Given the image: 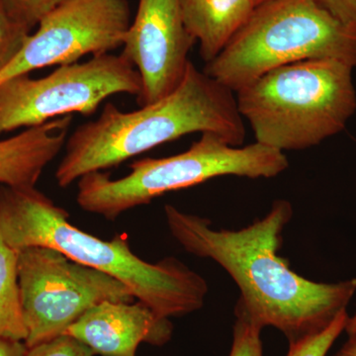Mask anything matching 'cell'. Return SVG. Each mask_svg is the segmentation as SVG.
I'll return each mask as SVG.
<instances>
[{"mask_svg":"<svg viewBox=\"0 0 356 356\" xmlns=\"http://www.w3.org/2000/svg\"><path fill=\"white\" fill-rule=\"evenodd\" d=\"M173 238L189 254L217 262L241 291L236 308L261 327H273L293 343L324 330L346 310L356 278L315 282L299 275L278 254L293 217L289 201H274L266 216L245 228L215 229L210 220L165 206Z\"/></svg>","mask_w":356,"mask_h":356,"instance_id":"cell-1","label":"cell"},{"mask_svg":"<svg viewBox=\"0 0 356 356\" xmlns=\"http://www.w3.org/2000/svg\"><path fill=\"white\" fill-rule=\"evenodd\" d=\"M234 93L191 62L180 86L159 102L132 112L106 103L96 120L79 126L67 140L58 184L65 188L189 134L212 132L242 146L247 134Z\"/></svg>","mask_w":356,"mask_h":356,"instance_id":"cell-2","label":"cell"},{"mask_svg":"<svg viewBox=\"0 0 356 356\" xmlns=\"http://www.w3.org/2000/svg\"><path fill=\"white\" fill-rule=\"evenodd\" d=\"M0 236L20 250L50 248L114 277L163 318L200 310L208 294L202 276L173 257L151 264L134 254L127 238L105 241L74 226L69 213L35 187L0 186Z\"/></svg>","mask_w":356,"mask_h":356,"instance_id":"cell-3","label":"cell"},{"mask_svg":"<svg viewBox=\"0 0 356 356\" xmlns=\"http://www.w3.org/2000/svg\"><path fill=\"white\" fill-rule=\"evenodd\" d=\"M353 67L308 60L276 67L236 92L255 143L302 151L341 133L356 111Z\"/></svg>","mask_w":356,"mask_h":356,"instance_id":"cell-4","label":"cell"},{"mask_svg":"<svg viewBox=\"0 0 356 356\" xmlns=\"http://www.w3.org/2000/svg\"><path fill=\"white\" fill-rule=\"evenodd\" d=\"M308 60L356 67V26L343 24L317 0H264L203 72L234 92L269 70Z\"/></svg>","mask_w":356,"mask_h":356,"instance_id":"cell-5","label":"cell"},{"mask_svg":"<svg viewBox=\"0 0 356 356\" xmlns=\"http://www.w3.org/2000/svg\"><path fill=\"white\" fill-rule=\"evenodd\" d=\"M288 166L286 156L277 149L255 142L234 147L217 134L204 132L184 153L138 159L130 165L131 172L118 179L102 172L84 175L77 180L76 202L86 212L114 221L126 211L151 203L168 192L226 175L275 177Z\"/></svg>","mask_w":356,"mask_h":356,"instance_id":"cell-6","label":"cell"},{"mask_svg":"<svg viewBox=\"0 0 356 356\" xmlns=\"http://www.w3.org/2000/svg\"><path fill=\"white\" fill-rule=\"evenodd\" d=\"M140 88L139 72L121 54L58 65L41 79L11 77L0 83V135L76 112L91 115L110 96H138Z\"/></svg>","mask_w":356,"mask_h":356,"instance_id":"cell-7","label":"cell"},{"mask_svg":"<svg viewBox=\"0 0 356 356\" xmlns=\"http://www.w3.org/2000/svg\"><path fill=\"white\" fill-rule=\"evenodd\" d=\"M18 282L28 348L62 336L97 304L136 299L120 281L50 248L18 250Z\"/></svg>","mask_w":356,"mask_h":356,"instance_id":"cell-8","label":"cell"},{"mask_svg":"<svg viewBox=\"0 0 356 356\" xmlns=\"http://www.w3.org/2000/svg\"><path fill=\"white\" fill-rule=\"evenodd\" d=\"M130 24L128 0H67L39 23L0 72V83L42 67L74 64L89 54H109L123 46Z\"/></svg>","mask_w":356,"mask_h":356,"instance_id":"cell-9","label":"cell"},{"mask_svg":"<svg viewBox=\"0 0 356 356\" xmlns=\"http://www.w3.org/2000/svg\"><path fill=\"white\" fill-rule=\"evenodd\" d=\"M195 42L185 26L180 0H139L121 55L139 72L140 106L163 99L180 86Z\"/></svg>","mask_w":356,"mask_h":356,"instance_id":"cell-10","label":"cell"},{"mask_svg":"<svg viewBox=\"0 0 356 356\" xmlns=\"http://www.w3.org/2000/svg\"><path fill=\"white\" fill-rule=\"evenodd\" d=\"M172 332L170 318L142 302L105 301L89 309L64 334L86 344L95 355L136 356L140 343L163 346Z\"/></svg>","mask_w":356,"mask_h":356,"instance_id":"cell-11","label":"cell"},{"mask_svg":"<svg viewBox=\"0 0 356 356\" xmlns=\"http://www.w3.org/2000/svg\"><path fill=\"white\" fill-rule=\"evenodd\" d=\"M72 122V115H65L0 140V184L35 187L44 168L65 146Z\"/></svg>","mask_w":356,"mask_h":356,"instance_id":"cell-12","label":"cell"},{"mask_svg":"<svg viewBox=\"0 0 356 356\" xmlns=\"http://www.w3.org/2000/svg\"><path fill=\"white\" fill-rule=\"evenodd\" d=\"M187 30L205 64L219 55L250 19L254 0H180Z\"/></svg>","mask_w":356,"mask_h":356,"instance_id":"cell-13","label":"cell"},{"mask_svg":"<svg viewBox=\"0 0 356 356\" xmlns=\"http://www.w3.org/2000/svg\"><path fill=\"white\" fill-rule=\"evenodd\" d=\"M0 336L25 341L27 331L18 282V250L0 236Z\"/></svg>","mask_w":356,"mask_h":356,"instance_id":"cell-14","label":"cell"},{"mask_svg":"<svg viewBox=\"0 0 356 356\" xmlns=\"http://www.w3.org/2000/svg\"><path fill=\"white\" fill-rule=\"evenodd\" d=\"M348 318V311H341L322 331L290 343L286 356H327L337 337L346 330Z\"/></svg>","mask_w":356,"mask_h":356,"instance_id":"cell-15","label":"cell"},{"mask_svg":"<svg viewBox=\"0 0 356 356\" xmlns=\"http://www.w3.org/2000/svg\"><path fill=\"white\" fill-rule=\"evenodd\" d=\"M67 0H0V6L16 24L31 33L54 9Z\"/></svg>","mask_w":356,"mask_h":356,"instance_id":"cell-16","label":"cell"},{"mask_svg":"<svg viewBox=\"0 0 356 356\" xmlns=\"http://www.w3.org/2000/svg\"><path fill=\"white\" fill-rule=\"evenodd\" d=\"M233 344L229 356H264L262 327L252 322L241 309L235 308Z\"/></svg>","mask_w":356,"mask_h":356,"instance_id":"cell-17","label":"cell"},{"mask_svg":"<svg viewBox=\"0 0 356 356\" xmlns=\"http://www.w3.org/2000/svg\"><path fill=\"white\" fill-rule=\"evenodd\" d=\"M31 33L13 22L0 6V72L19 55Z\"/></svg>","mask_w":356,"mask_h":356,"instance_id":"cell-18","label":"cell"},{"mask_svg":"<svg viewBox=\"0 0 356 356\" xmlns=\"http://www.w3.org/2000/svg\"><path fill=\"white\" fill-rule=\"evenodd\" d=\"M88 346L74 337L62 336L28 348L26 356H93Z\"/></svg>","mask_w":356,"mask_h":356,"instance_id":"cell-19","label":"cell"},{"mask_svg":"<svg viewBox=\"0 0 356 356\" xmlns=\"http://www.w3.org/2000/svg\"><path fill=\"white\" fill-rule=\"evenodd\" d=\"M325 10L346 25L356 26V0H317Z\"/></svg>","mask_w":356,"mask_h":356,"instance_id":"cell-20","label":"cell"},{"mask_svg":"<svg viewBox=\"0 0 356 356\" xmlns=\"http://www.w3.org/2000/svg\"><path fill=\"white\" fill-rule=\"evenodd\" d=\"M27 353L25 341L0 336V356H26Z\"/></svg>","mask_w":356,"mask_h":356,"instance_id":"cell-21","label":"cell"},{"mask_svg":"<svg viewBox=\"0 0 356 356\" xmlns=\"http://www.w3.org/2000/svg\"><path fill=\"white\" fill-rule=\"evenodd\" d=\"M334 356H356V331L348 334V339Z\"/></svg>","mask_w":356,"mask_h":356,"instance_id":"cell-22","label":"cell"},{"mask_svg":"<svg viewBox=\"0 0 356 356\" xmlns=\"http://www.w3.org/2000/svg\"><path fill=\"white\" fill-rule=\"evenodd\" d=\"M346 334H350L351 332L356 331V312L353 317L348 318V323H346Z\"/></svg>","mask_w":356,"mask_h":356,"instance_id":"cell-23","label":"cell"},{"mask_svg":"<svg viewBox=\"0 0 356 356\" xmlns=\"http://www.w3.org/2000/svg\"><path fill=\"white\" fill-rule=\"evenodd\" d=\"M255 6H259V3H261V2H264V0H254Z\"/></svg>","mask_w":356,"mask_h":356,"instance_id":"cell-24","label":"cell"}]
</instances>
